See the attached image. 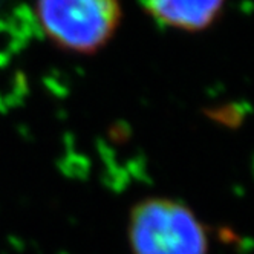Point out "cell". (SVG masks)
Wrapping results in <instances>:
<instances>
[{"mask_svg": "<svg viewBox=\"0 0 254 254\" xmlns=\"http://www.w3.org/2000/svg\"><path fill=\"white\" fill-rule=\"evenodd\" d=\"M35 12L54 45L86 56L111 42L121 22L120 0H37Z\"/></svg>", "mask_w": 254, "mask_h": 254, "instance_id": "6da1fadb", "label": "cell"}, {"mask_svg": "<svg viewBox=\"0 0 254 254\" xmlns=\"http://www.w3.org/2000/svg\"><path fill=\"white\" fill-rule=\"evenodd\" d=\"M129 239L133 254H207L201 221L184 204L149 197L130 213Z\"/></svg>", "mask_w": 254, "mask_h": 254, "instance_id": "7a4b0ae2", "label": "cell"}, {"mask_svg": "<svg viewBox=\"0 0 254 254\" xmlns=\"http://www.w3.org/2000/svg\"><path fill=\"white\" fill-rule=\"evenodd\" d=\"M227 0H141L152 19L170 29L201 32L208 29L225 6Z\"/></svg>", "mask_w": 254, "mask_h": 254, "instance_id": "3957f363", "label": "cell"}, {"mask_svg": "<svg viewBox=\"0 0 254 254\" xmlns=\"http://www.w3.org/2000/svg\"><path fill=\"white\" fill-rule=\"evenodd\" d=\"M6 3H8V0H0V9H2Z\"/></svg>", "mask_w": 254, "mask_h": 254, "instance_id": "277c9868", "label": "cell"}]
</instances>
